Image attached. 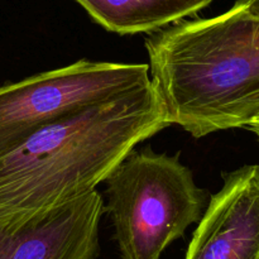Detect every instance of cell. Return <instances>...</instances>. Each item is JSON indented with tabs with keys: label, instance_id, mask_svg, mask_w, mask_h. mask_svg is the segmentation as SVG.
Segmentation results:
<instances>
[{
	"label": "cell",
	"instance_id": "cell-1",
	"mask_svg": "<svg viewBox=\"0 0 259 259\" xmlns=\"http://www.w3.org/2000/svg\"><path fill=\"white\" fill-rule=\"evenodd\" d=\"M152 83L46 126L0 157V227L96 191L142 141L167 128Z\"/></svg>",
	"mask_w": 259,
	"mask_h": 259
},
{
	"label": "cell",
	"instance_id": "cell-2",
	"mask_svg": "<svg viewBox=\"0 0 259 259\" xmlns=\"http://www.w3.org/2000/svg\"><path fill=\"white\" fill-rule=\"evenodd\" d=\"M144 45L169 125L202 138L259 116V17L247 0L217 17L180 20Z\"/></svg>",
	"mask_w": 259,
	"mask_h": 259
},
{
	"label": "cell",
	"instance_id": "cell-3",
	"mask_svg": "<svg viewBox=\"0 0 259 259\" xmlns=\"http://www.w3.org/2000/svg\"><path fill=\"white\" fill-rule=\"evenodd\" d=\"M108 211L121 259H161L169 244L199 223L206 194L179 156L133 151L109 175Z\"/></svg>",
	"mask_w": 259,
	"mask_h": 259
},
{
	"label": "cell",
	"instance_id": "cell-4",
	"mask_svg": "<svg viewBox=\"0 0 259 259\" xmlns=\"http://www.w3.org/2000/svg\"><path fill=\"white\" fill-rule=\"evenodd\" d=\"M149 83L147 63L78 60L0 86V157L51 124Z\"/></svg>",
	"mask_w": 259,
	"mask_h": 259
},
{
	"label": "cell",
	"instance_id": "cell-5",
	"mask_svg": "<svg viewBox=\"0 0 259 259\" xmlns=\"http://www.w3.org/2000/svg\"><path fill=\"white\" fill-rule=\"evenodd\" d=\"M185 259H259V166L223 175Z\"/></svg>",
	"mask_w": 259,
	"mask_h": 259
},
{
	"label": "cell",
	"instance_id": "cell-6",
	"mask_svg": "<svg viewBox=\"0 0 259 259\" xmlns=\"http://www.w3.org/2000/svg\"><path fill=\"white\" fill-rule=\"evenodd\" d=\"M103 196L93 191L34 220L0 227V259H96Z\"/></svg>",
	"mask_w": 259,
	"mask_h": 259
},
{
	"label": "cell",
	"instance_id": "cell-7",
	"mask_svg": "<svg viewBox=\"0 0 259 259\" xmlns=\"http://www.w3.org/2000/svg\"><path fill=\"white\" fill-rule=\"evenodd\" d=\"M98 24L116 34L154 33L195 15L214 0H75Z\"/></svg>",
	"mask_w": 259,
	"mask_h": 259
},
{
	"label": "cell",
	"instance_id": "cell-8",
	"mask_svg": "<svg viewBox=\"0 0 259 259\" xmlns=\"http://www.w3.org/2000/svg\"><path fill=\"white\" fill-rule=\"evenodd\" d=\"M248 9L259 17V0H247Z\"/></svg>",
	"mask_w": 259,
	"mask_h": 259
},
{
	"label": "cell",
	"instance_id": "cell-9",
	"mask_svg": "<svg viewBox=\"0 0 259 259\" xmlns=\"http://www.w3.org/2000/svg\"><path fill=\"white\" fill-rule=\"evenodd\" d=\"M249 128L252 129V131L254 132L255 134H257V137H258V139H259V116H258L257 119H255L254 121H253L252 124H250Z\"/></svg>",
	"mask_w": 259,
	"mask_h": 259
}]
</instances>
